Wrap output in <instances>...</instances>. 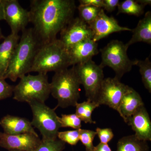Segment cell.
<instances>
[{
	"mask_svg": "<svg viewBox=\"0 0 151 151\" xmlns=\"http://www.w3.org/2000/svg\"><path fill=\"white\" fill-rule=\"evenodd\" d=\"M73 0H33L30 2V22L41 44L57 39L73 18Z\"/></svg>",
	"mask_w": 151,
	"mask_h": 151,
	"instance_id": "cell-1",
	"label": "cell"
},
{
	"mask_svg": "<svg viewBox=\"0 0 151 151\" xmlns=\"http://www.w3.org/2000/svg\"><path fill=\"white\" fill-rule=\"evenodd\" d=\"M41 45L32 28L22 32L7 70L3 78L15 82L18 78L30 73L33 62Z\"/></svg>",
	"mask_w": 151,
	"mask_h": 151,
	"instance_id": "cell-2",
	"label": "cell"
},
{
	"mask_svg": "<svg viewBox=\"0 0 151 151\" xmlns=\"http://www.w3.org/2000/svg\"><path fill=\"white\" fill-rule=\"evenodd\" d=\"M70 66L67 49L59 39L41 44L36 54L30 72H55Z\"/></svg>",
	"mask_w": 151,
	"mask_h": 151,
	"instance_id": "cell-3",
	"label": "cell"
},
{
	"mask_svg": "<svg viewBox=\"0 0 151 151\" xmlns=\"http://www.w3.org/2000/svg\"><path fill=\"white\" fill-rule=\"evenodd\" d=\"M80 85L73 66L55 72L50 88V94L57 100V108L75 107L80 98Z\"/></svg>",
	"mask_w": 151,
	"mask_h": 151,
	"instance_id": "cell-4",
	"label": "cell"
},
{
	"mask_svg": "<svg viewBox=\"0 0 151 151\" xmlns=\"http://www.w3.org/2000/svg\"><path fill=\"white\" fill-rule=\"evenodd\" d=\"M50 94V83L47 74L26 75L14 86L13 99L20 102L45 103Z\"/></svg>",
	"mask_w": 151,
	"mask_h": 151,
	"instance_id": "cell-5",
	"label": "cell"
},
{
	"mask_svg": "<svg viewBox=\"0 0 151 151\" xmlns=\"http://www.w3.org/2000/svg\"><path fill=\"white\" fill-rule=\"evenodd\" d=\"M128 47L122 42L117 40L110 41L100 50L102 61L100 65L111 68L116 73V77L119 79L125 73L129 72L134 65H137L138 60H132L128 57Z\"/></svg>",
	"mask_w": 151,
	"mask_h": 151,
	"instance_id": "cell-6",
	"label": "cell"
},
{
	"mask_svg": "<svg viewBox=\"0 0 151 151\" xmlns=\"http://www.w3.org/2000/svg\"><path fill=\"white\" fill-rule=\"evenodd\" d=\"M32 111L33 118L31 122L42 136V139H55L60 127L59 116L55 109H51L45 103L32 102L28 103Z\"/></svg>",
	"mask_w": 151,
	"mask_h": 151,
	"instance_id": "cell-7",
	"label": "cell"
},
{
	"mask_svg": "<svg viewBox=\"0 0 151 151\" xmlns=\"http://www.w3.org/2000/svg\"><path fill=\"white\" fill-rule=\"evenodd\" d=\"M73 66L79 83L84 86L87 99L95 102L104 78L103 68L92 59Z\"/></svg>",
	"mask_w": 151,
	"mask_h": 151,
	"instance_id": "cell-8",
	"label": "cell"
},
{
	"mask_svg": "<svg viewBox=\"0 0 151 151\" xmlns=\"http://www.w3.org/2000/svg\"><path fill=\"white\" fill-rule=\"evenodd\" d=\"M130 87L121 82L116 76L104 78L95 102L100 105H107L120 114V106L122 98Z\"/></svg>",
	"mask_w": 151,
	"mask_h": 151,
	"instance_id": "cell-9",
	"label": "cell"
},
{
	"mask_svg": "<svg viewBox=\"0 0 151 151\" xmlns=\"http://www.w3.org/2000/svg\"><path fill=\"white\" fill-rule=\"evenodd\" d=\"M4 20L11 29V33L18 35L30 22L29 11L23 8L17 0H2Z\"/></svg>",
	"mask_w": 151,
	"mask_h": 151,
	"instance_id": "cell-10",
	"label": "cell"
},
{
	"mask_svg": "<svg viewBox=\"0 0 151 151\" xmlns=\"http://www.w3.org/2000/svg\"><path fill=\"white\" fill-rule=\"evenodd\" d=\"M60 34L59 39L66 49L85 40L93 39L89 25L79 17L72 19Z\"/></svg>",
	"mask_w": 151,
	"mask_h": 151,
	"instance_id": "cell-11",
	"label": "cell"
},
{
	"mask_svg": "<svg viewBox=\"0 0 151 151\" xmlns=\"http://www.w3.org/2000/svg\"><path fill=\"white\" fill-rule=\"evenodd\" d=\"M93 35V40L97 42L113 33L122 31H132V29L122 27L113 17H108L101 9L96 18L89 24Z\"/></svg>",
	"mask_w": 151,
	"mask_h": 151,
	"instance_id": "cell-12",
	"label": "cell"
},
{
	"mask_svg": "<svg viewBox=\"0 0 151 151\" xmlns=\"http://www.w3.org/2000/svg\"><path fill=\"white\" fill-rule=\"evenodd\" d=\"M41 142L38 135L30 133L9 135L0 132V147L8 150L35 151Z\"/></svg>",
	"mask_w": 151,
	"mask_h": 151,
	"instance_id": "cell-13",
	"label": "cell"
},
{
	"mask_svg": "<svg viewBox=\"0 0 151 151\" xmlns=\"http://www.w3.org/2000/svg\"><path fill=\"white\" fill-rule=\"evenodd\" d=\"M126 123L131 126L139 139L146 142L151 141V121L145 105L128 118Z\"/></svg>",
	"mask_w": 151,
	"mask_h": 151,
	"instance_id": "cell-14",
	"label": "cell"
},
{
	"mask_svg": "<svg viewBox=\"0 0 151 151\" xmlns=\"http://www.w3.org/2000/svg\"><path fill=\"white\" fill-rule=\"evenodd\" d=\"M70 66L92 59L99 53L98 44L92 39H86L67 49Z\"/></svg>",
	"mask_w": 151,
	"mask_h": 151,
	"instance_id": "cell-15",
	"label": "cell"
},
{
	"mask_svg": "<svg viewBox=\"0 0 151 151\" xmlns=\"http://www.w3.org/2000/svg\"><path fill=\"white\" fill-rule=\"evenodd\" d=\"M0 125L2 127L4 133L8 134L17 135L30 133L38 135L31 122L25 118L7 115L1 119Z\"/></svg>",
	"mask_w": 151,
	"mask_h": 151,
	"instance_id": "cell-16",
	"label": "cell"
},
{
	"mask_svg": "<svg viewBox=\"0 0 151 151\" xmlns=\"http://www.w3.org/2000/svg\"><path fill=\"white\" fill-rule=\"evenodd\" d=\"M20 39L19 35L11 33L0 44V76L4 77L7 70Z\"/></svg>",
	"mask_w": 151,
	"mask_h": 151,
	"instance_id": "cell-17",
	"label": "cell"
},
{
	"mask_svg": "<svg viewBox=\"0 0 151 151\" xmlns=\"http://www.w3.org/2000/svg\"><path fill=\"white\" fill-rule=\"evenodd\" d=\"M144 105V102L140 95L134 89L130 87L122 98L120 106L119 115L126 123L128 118Z\"/></svg>",
	"mask_w": 151,
	"mask_h": 151,
	"instance_id": "cell-18",
	"label": "cell"
},
{
	"mask_svg": "<svg viewBox=\"0 0 151 151\" xmlns=\"http://www.w3.org/2000/svg\"><path fill=\"white\" fill-rule=\"evenodd\" d=\"M133 34L130 40L126 44L129 47L133 44L139 42L151 44V12L148 11L144 18L138 22L137 26L132 30Z\"/></svg>",
	"mask_w": 151,
	"mask_h": 151,
	"instance_id": "cell-19",
	"label": "cell"
},
{
	"mask_svg": "<svg viewBox=\"0 0 151 151\" xmlns=\"http://www.w3.org/2000/svg\"><path fill=\"white\" fill-rule=\"evenodd\" d=\"M116 151H149L147 142L141 140L134 134L121 138L117 143Z\"/></svg>",
	"mask_w": 151,
	"mask_h": 151,
	"instance_id": "cell-20",
	"label": "cell"
},
{
	"mask_svg": "<svg viewBox=\"0 0 151 151\" xmlns=\"http://www.w3.org/2000/svg\"><path fill=\"white\" fill-rule=\"evenodd\" d=\"M100 105L97 102L87 99L86 101L77 103L76 105L75 114L81 121L86 124H96L92 119L93 111Z\"/></svg>",
	"mask_w": 151,
	"mask_h": 151,
	"instance_id": "cell-21",
	"label": "cell"
},
{
	"mask_svg": "<svg viewBox=\"0 0 151 151\" xmlns=\"http://www.w3.org/2000/svg\"><path fill=\"white\" fill-rule=\"evenodd\" d=\"M117 7V15L126 14L139 17L144 13L145 7L139 4L137 1L125 0L119 3Z\"/></svg>",
	"mask_w": 151,
	"mask_h": 151,
	"instance_id": "cell-22",
	"label": "cell"
},
{
	"mask_svg": "<svg viewBox=\"0 0 151 151\" xmlns=\"http://www.w3.org/2000/svg\"><path fill=\"white\" fill-rule=\"evenodd\" d=\"M139 68L142 81L145 88L150 93L151 92V62L150 58L145 60H138L137 65Z\"/></svg>",
	"mask_w": 151,
	"mask_h": 151,
	"instance_id": "cell-23",
	"label": "cell"
},
{
	"mask_svg": "<svg viewBox=\"0 0 151 151\" xmlns=\"http://www.w3.org/2000/svg\"><path fill=\"white\" fill-rule=\"evenodd\" d=\"M102 9L92 6L79 5L78 7L79 17L89 24L96 18Z\"/></svg>",
	"mask_w": 151,
	"mask_h": 151,
	"instance_id": "cell-24",
	"label": "cell"
},
{
	"mask_svg": "<svg viewBox=\"0 0 151 151\" xmlns=\"http://www.w3.org/2000/svg\"><path fill=\"white\" fill-rule=\"evenodd\" d=\"M65 143L59 139H41L40 145L35 151H63L65 148Z\"/></svg>",
	"mask_w": 151,
	"mask_h": 151,
	"instance_id": "cell-25",
	"label": "cell"
},
{
	"mask_svg": "<svg viewBox=\"0 0 151 151\" xmlns=\"http://www.w3.org/2000/svg\"><path fill=\"white\" fill-rule=\"evenodd\" d=\"M58 119L60 127L70 128L74 130L81 129V121L75 113L62 114L61 117H59Z\"/></svg>",
	"mask_w": 151,
	"mask_h": 151,
	"instance_id": "cell-26",
	"label": "cell"
},
{
	"mask_svg": "<svg viewBox=\"0 0 151 151\" xmlns=\"http://www.w3.org/2000/svg\"><path fill=\"white\" fill-rule=\"evenodd\" d=\"M79 141L84 146L86 151H94L93 141L97 135L96 132L91 130L79 129Z\"/></svg>",
	"mask_w": 151,
	"mask_h": 151,
	"instance_id": "cell-27",
	"label": "cell"
},
{
	"mask_svg": "<svg viewBox=\"0 0 151 151\" xmlns=\"http://www.w3.org/2000/svg\"><path fill=\"white\" fill-rule=\"evenodd\" d=\"M57 138L63 142L75 145L79 141V129L58 132Z\"/></svg>",
	"mask_w": 151,
	"mask_h": 151,
	"instance_id": "cell-28",
	"label": "cell"
},
{
	"mask_svg": "<svg viewBox=\"0 0 151 151\" xmlns=\"http://www.w3.org/2000/svg\"><path fill=\"white\" fill-rule=\"evenodd\" d=\"M14 88V86L7 83L5 79L0 76V100L12 96Z\"/></svg>",
	"mask_w": 151,
	"mask_h": 151,
	"instance_id": "cell-29",
	"label": "cell"
},
{
	"mask_svg": "<svg viewBox=\"0 0 151 151\" xmlns=\"http://www.w3.org/2000/svg\"><path fill=\"white\" fill-rule=\"evenodd\" d=\"M95 132L101 143L108 144L114 137L113 131L110 128L101 129L97 128Z\"/></svg>",
	"mask_w": 151,
	"mask_h": 151,
	"instance_id": "cell-30",
	"label": "cell"
},
{
	"mask_svg": "<svg viewBox=\"0 0 151 151\" xmlns=\"http://www.w3.org/2000/svg\"><path fill=\"white\" fill-rule=\"evenodd\" d=\"M119 3V0H103V9L108 12H111L116 9Z\"/></svg>",
	"mask_w": 151,
	"mask_h": 151,
	"instance_id": "cell-31",
	"label": "cell"
},
{
	"mask_svg": "<svg viewBox=\"0 0 151 151\" xmlns=\"http://www.w3.org/2000/svg\"><path fill=\"white\" fill-rule=\"evenodd\" d=\"M80 6H92L103 8V0H79Z\"/></svg>",
	"mask_w": 151,
	"mask_h": 151,
	"instance_id": "cell-32",
	"label": "cell"
},
{
	"mask_svg": "<svg viewBox=\"0 0 151 151\" xmlns=\"http://www.w3.org/2000/svg\"><path fill=\"white\" fill-rule=\"evenodd\" d=\"M94 151H112L108 144L100 142L94 147Z\"/></svg>",
	"mask_w": 151,
	"mask_h": 151,
	"instance_id": "cell-33",
	"label": "cell"
},
{
	"mask_svg": "<svg viewBox=\"0 0 151 151\" xmlns=\"http://www.w3.org/2000/svg\"><path fill=\"white\" fill-rule=\"evenodd\" d=\"M2 20H4V14L2 0H0V21Z\"/></svg>",
	"mask_w": 151,
	"mask_h": 151,
	"instance_id": "cell-34",
	"label": "cell"
},
{
	"mask_svg": "<svg viewBox=\"0 0 151 151\" xmlns=\"http://www.w3.org/2000/svg\"><path fill=\"white\" fill-rule=\"evenodd\" d=\"M137 1L139 4L145 7L148 5H151V0H138Z\"/></svg>",
	"mask_w": 151,
	"mask_h": 151,
	"instance_id": "cell-35",
	"label": "cell"
},
{
	"mask_svg": "<svg viewBox=\"0 0 151 151\" xmlns=\"http://www.w3.org/2000/svg\"><path fill=\"white\" fill-rule=\"evenodd\" d=\"M5 37L3 35L2 33L1 29V27H0V40L2 39H4Z\"/></svg>",
	"mask_w": 151,
	"mask_h": 151,
	"instance_id": "cell-36",
	"label": "cell"
},
{
	"mask_svg": "<svg viewBox=\"0 0 151 151\" xmlns=\"http://www.w3.org/2000/svg\"><path fill=\"white\" fill-rule=\"evenodd\" d=\"M9 151H22L19 150H9Z\"/></svg>",
	"mask_w": 151,
	"mask_h": 151,
	"instance_id": "cell-37",
	"label": "cell"
}]
</instances>
